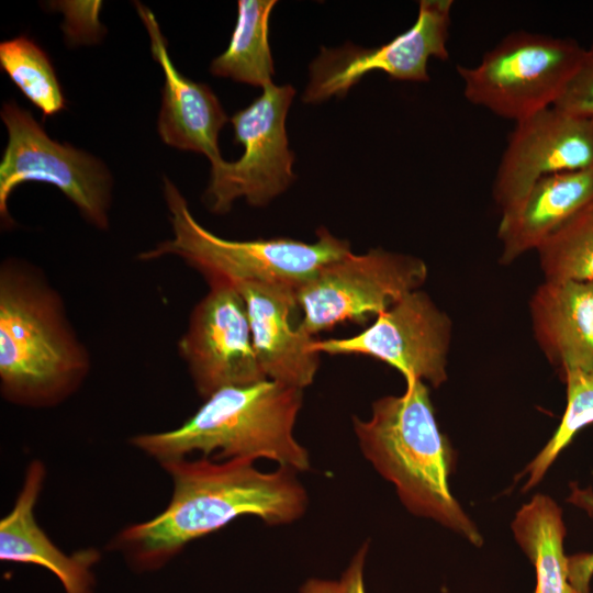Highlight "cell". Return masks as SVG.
<instances>
[{
	"instance_id": "1",
	"label": "cell",
	"mask_w": 593,
	"mask_h": 593,
	"mask_svg": "<svg viewBox=\"0 0 593 593\" xmlns=\"http://www.w3.org/2000/svg\"><path fill=\"white\" fill-rule=\"evenodd\" d=\"M254 462L201 457L161 463L174 484L169 504L152 519L122 529L112 547L135 568L153 570L238 517L257 516L269 526L302 517L309 500L298 472L287 467L262 472Z\"/></svg>"
},
{
	"instance_id": "2",
	"label": "cell",
	"mask_w": 593,
	"mask_h": 593,
	"mask_svg": "<svg viewBox=\"0 0 593 593\" xmlns=\"http://www.w3.org/2000/svg\"><path fill=\"white\" fill-rule=\"evenodd\" d=\"M90 354L44 272L19 258L0 266V391L10 403L49 407L72 395Z\"/></svg>"
},
{
	"instance_id": "3",
	"label": "cell",
	"mask_w": 593,
	"mask_h": 593,
	"mask_svg": "<svg viewBox=\"0 0 593 593\" xmlns=\"http://www.w3.org/2000/svg\"><path fill=\"white\" fill-rule=\"evenodd\" d=\"M353 424L365 458L395 486L411 513L434 519L472 545L483 544L450 492L452 450L439 429L425 382H406L403 394L378 399L371 416L366 421L355 416Z\"/></svg>"
},
{
	"instance_id": "4",
	"label": "cell",
	"mask_w": 593,
	"mask_h": 593,
	"mask_svg": "<svg viewBox=\"0 0 593 593\" xmlns=\"http://www.w3.org/2000/svg\"><path fill=\"white\" fill-rule=\"evenodd\" d=\"M303 390L269 379L217 390L179 427L131 438L160 465L194 451L213 460L268 459L295 472L310 469L295 438Z\"/></svg>"
},
{
	"instance_id": "5",
	"label": "cell",
	"mask_w": 593,
	"mask_h": 593,
	"mask_svg": "<svg viewBox=\"0 0 593 593\" xmlns=\"http://www.w3.org/2000/svg\"><path fill=\"white\" fill-rule=\"evenodd\" d=\"M164 197L172 237L138 255L141 261L176 256L208 281L233 286L248 282H276L298 289L317 271L349 254L350 245L321 226L317 239L305 243L292 238L230 240L203 227L192 215L187 200L168 179Z\"/></svg>"
},
{
	"instance_id": "6",
	"label": "cell",
	"mask_w": 593,
	"mask_h": 593,
	"mask_svg": "<svg viewBox=\"0 0 593 593\" xmlns=\"http://www.w3.org/2000/svg\"><path fill=\"white\" fill-rule=\"evenodd\" d=\"M584 48L577 40L513 31L474 66H457L472 104L517 122L553 107L577 70Z\"/></svg>"
},
{
	"instance_id": "7",
	"label": "cell",
	"mask_w": 593,
	"mask_h": 593,
	"mask_svg": "<svg viewBox=\"0 0 593 593\" xmlns=\"http://www.w3.org/2000/svg\"><path fill=\"white\" fill-rule=\"evenodd\" d=\"M426 264L415 256L370 249L322 267L296 289L300 328L311 336L344 322L363 324L405 294L419 290Z\"/></svg>"
},
{
	"instance_id": "8",
	"label": "cell",
	"mask_w": 593,
	"mask_h": 593,
	"mask_svg": "<svg viewBox=\"0 0 593 593\" xmlns=\"http://www.w3.org/2000/svg\"><path fill=\"white\" fill-rule=\"evenodd\" d=\"M294 94L291 85L271 83L232 116L235 143L244 152L236 161L211 165L204 201L213 213H227L240 198L253 206H265L294 181V153L286 130Z\"/></svg>"
},
{
	"instance_id": "9",
	"label": "cell",
	"mask_w": 593,
	"mask_h": 593,
	"mask_svg": "<svg viewBox=\"0 0 593 593\" xmlns=\"http://www.w3.org/2000/svg\"><path fill=\"white\" fill-rule=\"evenodd\" d=\"M1 119L9 141L0 163V216L5 226L11 192L26 181L51 183L59 189L93 226L109 227L111 179L91 155L53 141L32 114L15 102H5Z\"/></svg>"
},
{
	"instance_id": "10",
	"label": "cell",
	"mask_w": 593,
	"mask_h": 593,
	"mask_svg": "<svg viewBox=\"0 0 593 593\" xmlns=\"http://www.w3.org/2000/svg\"><path fill=\"white\" fill-rule=\"evenodd\" d=\"M452 5V0H421L414 24L378 47L363 48L350 43L337 48L322 47L310 65L303 102L320 103L331 97H345L372 70H381L395 80L428 81V60L449 58Z\"/></svg>"
},
{
	"instance_id": "11",
	"label": "cell",
	"mask_w": 593,
	"mask_h": 593,
	"mask_svg": "<svg viewBox=\"0 0 593 593\" xmlns=\"http://www.w3.org/2000/svg\"><path fill=\"white\" fill-rule=\"evenodd\" d=\"M451 321L421 291H412L355 336L316 340L318 354L365 355L388 363L405 379L434 388L447 380Z\"/></svg>"
},
{
	"instance_id": "12",
	"label": "cell",
	"mask_w": 593,
	"mask_h": 593,
	"mask_svg": "<svg viewBox=\"0 0 593 593\" xmlns=\"http://www.w3.org/2000/svg\"><path fill=\"white\" fill-rule=\"evenodd\" d=\"M193 307L178 353L200 396L266 380L253 344L245 301L235 286L209 283Z\"/></svg>"
},
{
	"instance_id": "13",
	"label": "cell",
	"mask_w": 593,
	"mask_h": 593,
	"mask_svg": "<svg viewBox=\"0 0 593 593\" xmlns=\"http://www.w3.org/2000/svg\"><path fill=\"white\" fill-rule=\"evenodd\" d=\"M593 165V121L555 107L515 122L495 172L492 195L501 211L539 179Z\"/></svg>"
},
{
	"instance_id": "14",
	"label": "cell",
	"mask_w": 593,
	"mask_h": 593,
	"mask_svg": "<svg viewBox=\"0 0 593 593\" xmlns=\"http://www.w3.org/2000/svg\"><path fill=\"white\" fill-rule=\"evenodd\" d=\"M249 320L259 366L269 380L300 390L311 385L320 365L316 339L295 325L296 289L276 282L235 284Z\"/></svg>"
},
{
	"instance_id": "15",
	"label": "cell",
	"mask_w": 593,
	"mask_h": 593,
	"mask_svg": "<svg viewBox=\"0 0 593 593\" xmlns=\"http://www.w3.org/2000/svg\"><path fill=\"white\" fill-rule=\"evenodd\" d=\"M135 5L147 29L153 58L164 71L158 118L163 142L179 149L203 154L211 165L221 161L219 134L228 119L217 97L209 86L194 82L177 70L154 13L139 2Z\"/></svg>"
},
{
	"instance_id": "16",
	"label": "cell",
	"mask_w": 593,
	"mask_h": 593,
	"mask_svg": "<svg viewBox=\"0 0 593 593\" xmlns=\"http://www.w3.org/2000/svg\"><path fill=\"white\" fill-rule=\"evenodd\" d=\"M593 200V165L539 179L517 202L501 211L500 262L510 265L537 248Z\"/></svg>"
},
{
	"instance_id": "17",
	"label": "cell",
	"mask_w": 593,
	"mask_h": 593,
	"mask_svg": "<svg viewBox=\"0 0 593 593\" xmlns=\"http://www.w3.org/2000/svg\"><path fill=\"white\" fill-rule=\"evenodd\" d=\"M529 313L535 340L560 377L593 370V282L544 280Z\"/></svg>"
},
{
	"instance_id": "18",
	"label": "cell",
	"mask_w": 593,
	"mask_h": 593,
	"mask_svg": "<svg viewBox=\"0 0 593 593\" xmlns=\"http://www.w3.org/2000/svg\"><path fill=\"white\" fill-rule=\"evenodd\" d=\"M44 479V465L32 461L13 508L0 522V559L46 568L61 582L66 593H92L94 579L90 569L100 559L99 552L85 549L67 556L35 521L34 507Z\"/></svg>"
},
{
	"instance_id": "19",
	"label": "cell",
	"mask_w": 593,
	"mask_h": 593,
	"mask_svg": "<svg viewBox=\"0 0 593 593\" xmlns=\"http://www.w3.org/2000/svg\"><path fill=\"white\" fill-rule=\"evenodd\" d=\"M512 529L535 568L534 593H577L569 581L563 550L562 511L547 495L537 494L517 512Z\"/></svg>"
},
{
	"instance_id": "20",
	"label": "cell",
	"mask_w": 593,
	"mask_h": 593,
	"mask_svg": "<svg viewBox=\"0 0 593 593\" xmlns=\"http://www.w3.org/2000/svg\"><path fill=\"white\" fill-rule=\"evenodd\" d=\"M276 0H239L237 21L227 48L213 59V76L262 89L272 82L273 59L269 19Z\"/></svg>"
},
{
	"instance_id": "21",
	"label": "cell",
	"mask_w": 593,
	"mask_h": 593,
	"mask_svg": "<svg viewBox=\"0 0 593 593\" xmlns=\"http://www.w3.org/2000/svg\"><path fill=\"white\" fill-rule=\"evenodd\" d=\"M545 281L593 282V200L537 248Z\"/></svg>"
},
{
	"instance_id": "22",
	"label": "cell",
	"mask_w": 593,
	"mask_h": 593,
	"mask_svg": "<svg viewBox=\"0 0 593 593\" xmlns=\"http://www.w3.org/2000/svg\"><path fill=\"white\" fill-rule=\"evenodd\" d=\"M0 65L44 116L64 109L65 99L54 68L35 42L25 36L1 42Z\"/></svg>"
},
{
	"instance_id": "23",
	"label": "cell",
	"mask_w": 593,
	"mask_h": 593,
	"mask_svg": "<svg viewBox=\"0 0 593 593\" xmlns=\"http://www.w3.org/2000/svg\"><path fill=\"white\" fill-rule=\"evenodd\" d=\"M567 389V404L556 432L526 467L524 490L538 484L558 455L584 427L593 424V370L569 371L560 377Z\"/></svg>"
},
{
	"instance_id": "24",
	"label": "cell",
	"mask_w": 593,
	"mask_h": 593,
	"mask_svg": "<svg viewBox=\"0 0 593 593\" xmlns=\"http://www.w3.org/2000/svg\"><path fill=\"white\" fill-rule=\"evenodd\" d=\"M553 107L593 121V43L584 48L577 70Z\"/></svg>"
},
{
	"instance_id": "25",
	"label": "cell",
	"mask_w": 593,
	"mask_h": 593,
	"mask_svg": "<svg viewBox=\"0 0 593 593\" xmlns=\"http://www.w3.org/2000/svg\"><path fill=\"white\" fill-rule=\"evenodd\" d=\"M369 544L360 546L339 580L310 579L300 593H366L363 569Z\"/></svg>"
},
{
	"instance_id": "26",
	"label": "cell",
	"mask_w": 593,
	"mask_h": 593,
	"mask_svg": "<svg viewBox=\"0 0 593 593\" xmlns=\"http://www.w3.org/2000/svg\"><path fill=\"white\" fill-rule=\"evenodd\" d=\"M569 502L583 508L593 517V492L591 489H579L572 484ZM569 581L577 593H591L590 582L593 577V552L568 556Z\"/></svg>"
}]
</instances>
